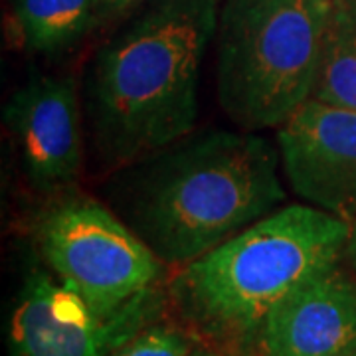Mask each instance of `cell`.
Instances as JSON below:
<instances>
[{
    "label": "cell",
    "mask_w": 356,
    "mask_h": 356,
    "mask_svg": "<svg viewBox=\"0 0 356 356\" xmlns=\"http://www.w3.org/2000/svg\"><path fill=\"white\" fill-rule=\"evenodd\" d=\"M348 234V220L317 206H283L182 266L172 299L212 341L255 346L267 315L289 293L339 266Z\"/></svg>",
    "instance_id": "cell-3"
},
{
    "label": "cell",
    "mask_w": 356,
    "mask_h": 356,
    "mask_svg": "<svg viewBox=\"0 0 356 356\" xmlns=\"http://www.w3.org/2000/svg\"><path fill=\"white\" fill-rule=\"evenodd\" d=\"M192 356H210V355H208V353H204V350H194Z\"/></svg>",
    "instance_id": "cell-15"
},
{
    "label": "cell",
    "mask_w": 356,
    "mask_h": 356,
    "mask_svg": "<svg viewBox=\"0 0 356 356\" xmlns=\"http://www.w3.org/2000/svg\"><path fill=\"white\" fill-rule=\"evenodd\" d=\"M264 356H356V281L339 266L301 283L257 334Z\"/></svg>",
    "instance_id": "cell-9"
},
{
    "label": "cell",
    "mask_w": 356,
    "mask_h": 356,
    "mask_svg": "<svg viewBox=\"0 0 356 356\" xmlns=\"http://www.w3.org/2000/svg\"><path fill=\"white\" fill-rule=\"evenodd\" d=\"M220 0H156L89 64L83 115L91 151L115 172L191 135Z\"/></svg>",
    "instance_id": "cell-2"
},
{
    "label": "cell",
    "mask_w": 356,
    "mask_h": 356,
    "mask_svg": "<svg viewBox=\"0 0 356 356\" xmlns=\"http://www.w3.org/2000/svg\"><path fill=\"white\" fill-rule=\"evenodd\" d=\"M191 339L172 327H147L109 356H192Z\"/></svg>",
    "instance_id": "cell-12"
},
{
    "label": "cell",
    "mask_w": 356,
    "mask_h": 356,
    "mask_svg": "<svg viewBox=\"0 0 356 356\" xmlns=\"http://www.w3.org/2000/svg\"><path fill=\"white\" fill-rule=\"evenodd\" d=\"M103 20V0H13V22L26 50L58 58Z\"/></svg>",
    "instance_id": "cell-10"
},
{
    "label": "cell",
    "mask_w": 356,
    "mask_h": 356,
    "mask_svg": "<svg viewBox=\"0 0 356 356\" xmlns=\"http://www.w3.org/2000/svg\"><path fill=\"white\" fill-rule=\"evenodd\" d=\"M283 175L305 204L356 218V109L307 102L277 129Z\"/></svg>",
    "instance_id": "cell-8"
},
{
    "label": "cell",
    "mask_w": 356,
    "mask_h": 356,
    "mask_svg": "<svg viewBox=\"0 0 356 356\" xmlns=\"http://www.w3.org/2000/svg\"><path fill=\"white\" fill-rule=\"evenodd\" d=\"M311 99L356 109V0L331 2Z\"/></svg>",
    "instance_id": "cell-11"
},
{
    "label": "cell",
    "mask_w": 356,
    "mask_h": 356,
    "mask_svg": "<svg viewBox=\"0 0 356 356\" xmlns=\"http://www.w3.org/2000/svg\"><path fill=\"white\" fill-rule=\"evenodd\" d=\"M332 0H220L216 91L243 131L283 127L313 97Z\"/></svg>",
    "instance_id": "cell-4"
},
{
    "label": "cell",
    "mask_w": 356,
    "mask_h": 356,
    "mask_svg": "<svg viewBox=\"0 0 356 356\" xmlns=\"http://www.w3.org/2000/svg\"><path fill=\"white\" fill-rule=\"evenodd\" d=\"M161 307L156 289L113 317H99L86 299L46 271L26 277L10 321L14 356H109L149 327Z\"/></svg>",
    "instance_id": "cell-6"
},
{
    "label": "cell",
    "mask_w": 356,
    "mask_h": 356,
    "mask_svg": "<svg viewBox=\"0 0 356 356\" xmlns=\"http://www.w3.org/2000/svg\"><path fill=\"white\" fill-rule=\"evenodd\" d=\"M40 254L99 317L156 289L165 264L115 210L88 194L58 192L34 220Z\"/></svg>",
    "instance_id": "cell-5"
},
{
    "label": "cell",
    "mask_w": 356,
    "mask_h": 356,
    "mask_svg": "<svg viewBox=\"0 0 356 356\" xmlns=\"http://www.w3.org/2000/svg\"><path fill=\"white\" fill-rule=\"evenodd\" d=\"M81 99L72 76H34L4 105V123L26 180L38 192L70 191L83 168Z\"/></svg>",
    "instance_id": "cell-7"
},
{
    "label": "cell",
    "mask_w": 356,
    "mask_h": 356,
    "mask_svg": "<svg viewBox=\"0 0 356 356\" xmlns=\"http://www.w3.org/2000/svg\"><path fill=\"white\" fill-rule=\"evenodd\" d=\"M344 259L348 261V266L356 275V218L350 220V234H348L346 248H344Z\"/></svg>",
    "instance_id": "cell-13"
},
{
    "label": "cell",
    "mask_w": 356,
    "mask_h": 356,
    "mask_svg": "<svg viewBox=\"0 0 356 356\" xmlns=\"http://www.w3.org/2000/svg\"><path fill=\"white\" fill-rule=\"evenodd\" d=\"M139 2L140 0H103V18L123 13V10H127Z\"/></svg>",
    "instance_id": "cell-14"
},
{
    "label": "cell",
    "mask_w": 356,
    "mask_h": 356,
    "mask_svg": "<svg viewBox=\"0 0 356 356\" xmlns=\"http://www.w3.org/2000/svg\"><path fill=\"white\" fill-rule=\"evenodd\" d=\"M281 154L254 131L208 129L115 170V212L166 266H186L285 200Z\"/></svg>",
    "instance_id": "cell-1"
}]
</instances>
